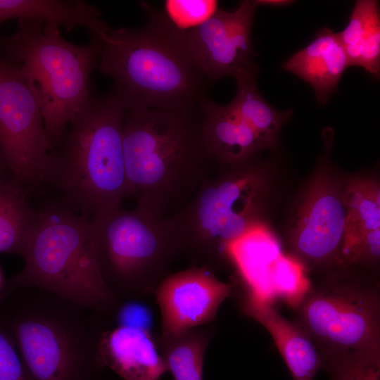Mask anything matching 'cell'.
<instances>
[{"instance_id":"3957f363","label":"cell","mask_w":380,"mask_h":380,"mask_svg":"<svg viewBox=\"0 0 380 380\" xmlns=\"http://www.w3.org/2000/svg\"><path fill=\"white\" fill-rule=\"evenodd\" d=\"M0 319L29 380H108L99 355L106 320L91 309L44 289L3 286Z\"/></svg>"},{"instance_id":"7a4b0ae2","label":"cell","mask_w":380,"mask_h":380,"mask_svg":"<svg viewBox=\"0 0 380 380\" xmlns=\"http://www.w3.org/2000/svg\"><path fill=\"white\" fill-rule=\"evenodd\" d=\"M122 148L129 196L160 217L184 205L215 163L203 139L199 110H125Z\"/></svg>"},{"instance_id":"603a6c76","label":"cell","mask_w":380,"mask_h":380,"mask_svg":"<svg viewBox=\"0 0 380 380\" xmlns=\"http://www.w3.org/2000/svg\"><path fill=\"white\" fill-rule=\"evenodd\" d=\"M213 327H196L155 337L158 351L174 380H203L204 357Z\"/></svg>"},{"instance_id":"7402d4cb","label":"cell","mask_w":380,"mask_h":380,"mask_svg":"<svg viewBox=\"0 0 380 380\" xmlns=\"http://www.w3.org/2000/svg\"><path fill=\"white\" fill-rule=\"evenodd\" d=\"M37 215L26 186L13 177L0 178V253L22 255Z\"/></svg>"},{"instance_id":"52a82bcc","label":"cell","mask_w":380,"mask_h":380,"mask_svg":"<svg viewBox=\"0 0 380 380\" xmlns=\"http://www.w3.org/2000/svg\"><path fill=\"white\" fill-rule=\"evenodd\" d=\"M254 156L220 167L217 175L210 176L184 205L167 216L182 254L194 265L213 270L226 260L228 245L260 221L266 177Z\"/></svg>"},{"instance_id":"484cf974","label":"cell","mask_w":380,"mask_h":380,"mask_svg":"<svg viewBox=\"0 0 380 380\" xmlns=\"http://www.w3.org/2000/svg\"><path fill=\"white\" fill-rule=\"evenodd\" d=\"M331 380H380V354H355L330 362L324 367Z\"/></svg>"},{"instance_id":"30bf717a","label":"cell","mask_w":380,"mask_h":380,"mask_svg":"<svg viewBox=\"0 0 380 380\" xmlns=\"http://www.w3.org/2000/svg\"><path fill=\"white\" fill-rule=\"evenodd\" d=\"M0 148L8 170L25 186L44 184L51 146L33 85L0 56Z\"/></svg>"},{"instance_id":"5b68a950","label":"cell","mask_w":380,"mask_h":380,"mask_svg":"<svg viewBox=\"0 0 380 380\" xmlns=\"http://www.w3.org/2000/svg\"><path fill=\"white\" fill-rule=\"evenodd\" d=\"M21 256L24 267L4 286L44 289L110 319L119 300L99 271L88 217L60 203L37 210Z\"/></svg>"},{"instance_id":"7c38bea8","label":"cell","mask_w":380,"mask_h":380,"mask_svg":"<svg viewBox=\"0 0 380 380\" xmlns=\"http://www.w3.org/2000/svg\"><path fill=\"white\" fill-rule=\"evenodd\" d=\"M298 210L291 243L300 259L314 266H341L346 217L344 186L320 169Z\"/></svg>"},{"instance_id":"2e32d148","label":"cell","mask_w":380,"mask_h":380,"mask_svg":"<svg viewBox=\"0 0 380 380\" xmlns=\"http://www.w3.org/2000/svg\"><path fill=\"white\" fill-rule=\"evenodd\" d=\"M241 303L245 314L270 334L293 380H313L324 361L309 334L281 316L270 302L246 299Z\"/></svg>"},{"instance_id":"ba28073f","label":"cell","mask_w":380,"mask_h":380,"mask_svg":"<svg viewBox=\"0 0 380 380\" xmlns=\"http://www.w3.org/2000/svg\"><path fill=\"white\" fill-rule=\"evenodd\" d=\"M89 224L99 271L118 300L154 293L182 254L168 218L137 205L96 214Z\"/></svg>"},{"instance_id":"d4e9b609","label":"cell","mask_w":380,"mask_h":380,"mask_svg":"<svg viewBox=\"0 0 380 380\" xmlns=\"http://www.w3.org/2000/svg\"><path fill=\"white\" fill-rule=\"evenodd\" d=\"M218 4L215 0H166L159 11L174 30L186 32L210 18L219 9Z\"/></svg>"},{"instance_id":"4316f807","label":"cell","mask_w":380,"mask_h":380,"mask_svg":"<svg viewBox=\"0 0 380 380\" xmlns=\"http://www.w3.org/2000/svg\"><path fill=\"white\" fill-rule=\"evenodd\" d=\"M141 300L131 298L118 301L110 319L115 322V327L152 331V310Z\"/></svg>"},{"instance_id":"ffe728a7","label":"cell","mask_w":380,"mask_h":380,"mask_svg":"<svg viewBox=\"0 0 380 380\" xmlns=\"http://www.w3.org/2000/svg\"><path fill=\"white\" fill-rule=\"evenodd\" d=\"M337 36L348 66L363 68L374 77L380 72V13L376 0L355 3L347 26Z\"/></svg>"},{"instance_id":"f1b7e54d","label":"cell","mask_w":380,"mask_h":380,"mask_svg":"<svg viewBox=\"0 0 380 380\" xmlns=\"http://www.w3.org/2000/svg\"><path fill=\"white\" fill-rule=\"evenodd\" d=\"M292 1L286 0H258L254 1V3L258 6H286L288 4H292Z\"/></svg>"},{"instance_id":"ac0fdd59","label":"cell","mask_w":380,"mask_h":380,"mask_svg":"<svg viewBox=\"0 0 380 380\" xmlns=\"http://www.w3.org/2000/svg\"><path fill=\"white\" fill-rule=\"evenodd\" d=\"M343 199L346 217L341 263L346 267L379 242V184L370 178L351 179L344 186Z\"/></svg>"},{"instance_id":"6da1fadb","label":"cell","mask_w":380,"mask_h":380,"mask_svg":"<svg viewBox=\"0 0 380 380\" xmlns=\"http://www.w3.org/2000/svg\"><path fill=\"white\" fill-rule=\"evenodd\" d=\"M139 4L146 15L144 26H108L92 34L99 42V71L112 80L111 91L125 110H198L212 84L158 10L145 1Z\"/></svg>"},{"instance_id":"cb8c5ba5","label":"cell","mask_w":380,"mask_h":380,"mask_svg":"<svg viewBox=\"0 0 380 380\" xmlns=\"http://www.w3.org/2000/svg\"><path fill=\"white\" fill-rule=\"evenodd\" d=\"M274 298L284 299L296 308L311 289L303 263L282 254L276 261L272 273Z\"/></svg>"},{"instance_id":"8992f818","label":"cell","mask_w":380,"mask_h":380,"mask_svg":"<svg viewBox=\"0 0 380 380\" xmlns=\"http://www.w3.org/2000/svg\"><path fill=\"white\" fill-rule=\"evenodd\" d=\"M60 27L23 18L12 35L0 38V56L18 66L37 91L51 149L86 103L99 53L94 34L88 44L77 45L62 37Z\"/></svg>"},{"instance_id":"8fae6325","label":"cell","mask_w":380,"mask_h":380,"mask_svg":"<svg viewBox=\"0 0 380 380\" xmlns=\"http://www.w3.org/2000/svg\"><path fill=\"white\" fill-rule=\"evenodd\" d=\"M257 6L242 1L233 12L218 9L198 27L175 34L213 84L219 79L253 67L251 27Z\"/></svg>"},{"instance_id":"4dcf8cb0","label":"cell","mask_w":380,"mask_h":380,"mask_svg":"<svg viewBox=\"0 0 380 380\" xmlns=\"http://www.w3.org/2000/svg\"><path fill=\"white\" fill-rule=\"evenodd\" d=\"M3 286H4V284H3L2 278H1V272H0V291L1 290Z\"/></svg>"},{"instance_id":"d6986e66","label":"cell","mask_w":380,"mask_h":380,"mask_svg":"<svg viewBox=\"0 0 380 380\" xmlns=\"http://www.w3.org/2000/svg\"><path fill=\"white\" fill-rule=\"evenodd\" d=\"M282 67L308 82L318 101L325 104L336 91L348 66L337 33L324 27L308 45L286 60Z\"/></svg>"},{"instance_id":"9c48e42d","label":"cell","mask_w":380,"mask_h":380,"mask_svg":"<svg viewBox=\"0 0 380 380\" xmlns=\"http://www.w3.org/2000/svg\"><path fill=\"white\" fill-rule=\"evenodd\" d=\"M297 322L311 337L324 365L355 354H380V296L376 285L335 279L312 288Z\"/></svg>"},{"instance_id":"4fadbf2b","label":"cell","mask_w":380,"mask_h":380,"mask_svg":"<svg viewBox=\"0 0 380 380\" xmlns=\"http://www.w3.org/2000/svg\"><path fill=\"white\" fill-rule=\"evenodd\" d=\"M234 284L220 281L205 266L169 274L154 293L161 315L160 335L180 333L209 324Z\"/></svg>"},{"instance_id":"e0dca14e","label":"cell","mask_w":380,"mask_h":380,"mask_svg":"<svg viewBox=\"0 0 380 380\" xmlns=\"http://www.w3.org/2000/svg\"><path fill=\"white\" fill-rule=\"evenodd\" d=\"M205 143L219 167L247 160L266 149L255 132L228 104L207 99L199 105Z\"/></svg>"},{"instance_id":"44dd1931","label":"cell","mask_w":380,"mask_h":380,"mask_svg":"<svg viewBox=\"0 0 380 380\" xmlns=\"http://www.w3.org/2000/svg\"><path fill=\"white\" fill-rule=\"evenodd\" d=\"M258 72L256 64L234 77L237 91L229 105L255 132L265 148L274 149L279 132L293 110H277L260 96L256 84Z\"/></svg>"},{"instance_id":"277c9868","label":"cell","mask_w":380,"mask_h":380,"mask_svg":"<svg viewBox=\"0 0 380 380\" xmlns=\"http://www.w3.org/2000/svg\"><path fill=\"white\" fill-rule=\"evenodd\" d=\"M125 108L110 90L93 93L48 156L44 184L82 215L120 207L129 196L122 129Z\"/></svg>"},{"instance_id":"9a60e30c","label":"cell","mask_w":380,"mask_h":380,"mask_svg":"<svg viewBox=\"0 0 380 380\" xmlns=\"http://www.w3.org/2000/svg\"><path fill=\"white\" fill-rule=\"evenodd\" d=\"M99 359L123 380H159L167 372L155 336L146 331L114 327L100 338Z\"/></svg>"},{"instance_id":"83f0119b","label":"cell","mask_w":380,"mask_h":380,"mask_svg":"<svg viewBox=\"0 0 380 380\" xmlns=\"http://www.w3.org/2000/svg\"><path fill=\"white\" fill-rule=\"evenodd\" d=\"M0 380H29L15 341L1 319Z\"/></svg>"},{"instance_id":"f546056e","label":"cell","mask_w":380,"mask_h":380,"mask_svg":"<svg viewBox=\"0 0 380 380\" xmlns=\"http://www.w3.org/2000/svg\"><path fill=\"white\" fill-rule=\"evenodd\" d=\"M6 171L9 172L7 164L0 148V178L6 177Z\"/></svg>"},{"instance_id":"5bb4252c","label":"cell","mask_w":380,"mask_h":380,"mask_svg":"<svg viewBox=\"0 0 380 380\" xmlns=\"http://www.w3.org/2000/svg\"><path fill=\"white\" fill-rule=\"evenodd\" d=\"M279 241L269 228L259 221L226 248L225 260L231 262L243 288L241 300H274L272 273L282 255Z\"/></svg>"}]
</instances>
